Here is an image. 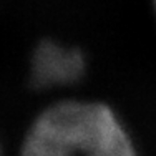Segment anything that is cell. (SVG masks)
Instances as JSON below:
<instances>
[{"instance_id":"obj_1","label":"cell","mask_w":156,"mask_h":156,"mask_svg":"<svg viewBox=\"0 0 156 156\" xmlns=\"http://www.w3.org/2000/svg\"><path fill=\"white\" fill-rule=\"evenodd\" d=\"M20 156H138L121 121L103 103L63 101L45 110Z\"/></svg>"},{"instance_id":"obj_2","label":"cell","mask_w":156,"mask_h":156,"mask_svg":"<svg viewBox=\"0 0 156 156\" xmlns=\"http://www.w3.org/2000/svg\"><path fill=\"white\" fill-rule=\"evenodd\" d=\"M85 57L75 47L42 42L32 58V80L37 87L51 88L76 83L85 73Z\"/></svg>"},{"instance_id":"obj_3","label":"cell","mask_w":156,"mask_h":156,"mask_svg":"<svg viewBox=\"0 0 156 156\" xmlns=\"http://www.w3.org/2000/svg\"><path fill=\"white\" fill-rule=\"evenodd\" d=\"M154 9H156V0H154Z\"/></svg>"}]
</instances>
